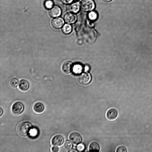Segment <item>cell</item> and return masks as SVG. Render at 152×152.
I'll list each match as a JSON object with an SVG mask.
<instances>
[{"label": "cell", "instance_id": "cell-2", "mask_svg": "<svg viewBox=\"0 0 152 152\" xmlns=\"http://www.w3.org/2000/svg\"><path fill=\"white\" fill-rule=\"evenodd\" d=\"M91 76L90 75L87 73H82L78 75L77 80L80 84L86 85L88 84L91 81Z\"/></svg>", "mask_w": 152, "mask_h": 152}, {"label": "cell", "instance_id": "cell-11", "mask_svg": "<svg viewBox=\"0 0 152 152\" xmlns=\"http://www.w3.org/2000/svg\"><path fill=\"white\" fill-rule=\"evenodd\" d=\"M73 66L72 63L70 61H66L61 66L62 71L66 74L70 73L72 70Z\"/></svg>", "mask_w": 152, "mask_h": 152}, {"label": "cell", "instance_id": "cell-30", "mask_svg": "<svg viewBox=\"0 0 152 152\" xmlns=\"http://www.w3.org/2000/svg\"><path fill=\"white\" fill-rule=\"evenodd\" d=\"M104 2H109L111 1L112 0H102Z\"/></svg>", "mask_w": 152, "mask_h": 152}, {"label": "cell", "instance_id": "cell-19", "mask_svg": "<svg viewBox=\"0 0 152 152\" xmlns=\"http://www.w3.org/2000/svg\"><path fill=\"white\" fill-rule=\"evenodd\" d=\"M19 82L18 79L16 78H11L9 80V83L10 86L12 88L17 87L18 84Z\"/></svg>", "mask_w": 152, "mask_h": 152}, {"label": "cell", "instance_id": "cell-26", "mask_svg": "<svg viewBox=\"0 0 152 152\" xmlns=\"http://www.w3.org/2000/svg\"><path fill=\"white\" fill-rule=\"evenodd\" d=\"M61 2L65 4H69L71 3L73 0H61Z\"/></svg>", "mask_w": 152, "mask_h": 152}, {"label": "cell", "instance_id": "cell-13", "mask_svg": "<svg viewBox=\"0 0 152 152\" xmlns=\"http://www.w3.org/2000/svg\"><path fill=\"white\" fill-rule=\"evenodd\" d=\"M34 111L36 113H40L44 111L45 106L44 104L41 102L35 103L33 106Z\"/></svg>", "mask_w": 152, "mask_h": 152}, {"label": "cell", "instance_id": "cell-16", "mask_svg": "<svg viewBox=\"0 0 152 152\" xmlns=\"http://www.w3.org/2000/svg\"><path fill=\"white\" fill-rule=\"evenodd\" d=\"M39 134L38 129L36 127H33L29 133V137L31 139H35L37 137Z\"/></svg>", "mask_w": 152, "mask_h": 152}, {"label": "cell", "instance_id": "cell-23", "mask_svg": "<svg viewBox=\"0 0 152 152\" xmlns=\"http://www.w3.org/2000/svg\"><path fill=\"white\" fill-rule=\"evenodd\" d=\"M53 4V2L51 0H47L45 2V5L46 8L49 9L52 7Z\"/></svg>", "mask_w": 152, "mask_h": 152}, {"label": "cell", "instance_id": "cell-6", "mask_svg": "<svg viewBox=\"0 0 152 152\" xmlns=\"http://www.w3.org/2000/svg\"><path fill=\"white\" fill-rule=\"evenodd\" d=\"M64 137L60 134H57L54 136L52 139L51 142L53 146H60L64 143Z\"/></svg>", "mask_w": 152, "mask_h": 152}, {"label": "cell", "instance_id": "cell-5", "mask_svg": "<svg viewBox=\"0 0 152 152\" xmlns=\"http://www.w3.org/2000/svg\"><path fill=\"white\" fill-rule=\"evenodd\" d=\"M69 139L75 145H78L81 143L83 140L81 135L76 132L71 133L69 136Z\"/></svg>", "mask_w": 152, "mask_h": 152}, {"label": "cell", "instance_id": "cell-24", "mask_svg": "<svg viewBox=\"0 0 152 152\" xmlns=\"http://www.w3.org/2000/svg\"><path fill=\"white\" fill-rule=\"evenodd\" d=\"M116 152H127V150L125 147L120 146L118 147L116 149Z\"/></svg>", "mask_w": 152, "mask_h": 152}, {"label": "cell", "instance_id": "cell-9", "mask_svg": "<svg viewBox=\"0 0 152 152\" xmlns=\"http://www.w3.org/2000/svg\"><path fill=\"white\" fill-rule=\"evenodd\" d=\"M118 112L117 110L113 108L109 109L106 113L107 118L110 120L115 119L117 117Z\"/></svg>", "mask_w": 152, "mask_h": 152}, {"label": "cell", "instance_id": "cell-10", "mask_svg": "<svg viewBox=\"0 0 152 152\" xmlns=\"http://www.w3.org/2000/svg\"><path fill=\"white\" fill-rule=\"evenodd\" d=\"M48 13L51 17H57L60 15L61 13V10L59 7L55 6L49 10Z\"/></svg>", "mask_w": 152, "mask_h": 152}, {"label": "cell", "instance_id": "cell-18", "mask_svg": "<svg viewBox=\"0 0 152 152\" xmlns=\"http://www.w3.org/2000/svg\"><path fill=\"white\" fill-rule=\"evenodd\" d=\"M72 28L71 26L69 24H65L63 27L62 29V33L64 34H69L71 31Z\"/></svg>", "mask_w": 152, "mask_h": 152}, {"label": "cell", "instance_id": "cell-3", "mask_svg": "<svg viewBox=\"0 0 152 152\" xmlns=\"http://www.w3.org/2000/svg\"><path fill=\"white\" fill-rule=\"evenodd\" d=\"M24 109V105L20 102H15L12 104L11 107L12 112L15 115L20 114L23 112Z\"/></svg>", "mask_w": 152, "mask_h": 152}, {"label": "cell", "instance_id": "cell-27", "mask_svg": "<svg viewBox=\"0 0 152 152\" xmlns=\"http://www.w3.org/2000/svg\"><path fill=\"white\" fill-rule=\"evenodd\" d=\"M68 152H78L77 150V149H75V148H72L69 151H68Z\"/></svg>", "mask_w": 152, "mask_h": 152}, {"label": "cell", "instance_id": "cell-14", "mask_svg": "<svg viewBox=\"0 0 152 152\" xmlns=\"http://www.w3.org/2000/svg\"><path fill=\"white\" fill-rule=\"evenodd\" d=\"M88 149L90 152H98L99 151L100 146L97 142H93L89 144Z\"/></svg>", "mask_w": 152, "mask_h": 152}, {"label": "cell", "instance_id": "cell-22", "mask_svg": "<svg viewBox=\"0 0 152 152\" xmlns=\"http://www.w3.org/2000/svg\"><path fill=\"white\" fill-rule=\"evenodd\" d=\"M88 16L90 19L94 20L97 19V14L96 12L92 11L89 13Z\"/></svg>", "mask_w": 152, "mask_h": 152}, {"label": "cell", "instance_id": "cell-17", "mask_svg": "<svg viewBox=\"0 0 152 152\" xmlns=\"http://www.w3.org/2000/svg\"><path fill=\"white\" fill-rule=\"evenodd\" d=\"M83 68V66L81 64H77L73 66L72 70L75 74H80L82 71Z\"/></svg>", "mask_w": 152, "mask_h": 152}, {"label": "cell", "instance_id": "cell-29", "mask_svg": "<svg viewBox=\"0 0 152 152\" xmlns=\"http://www.w3.org/2000/svg\"><path fill=\"white\" fill-rule=\"evenodd\" d=\"M89 68L88 66H86L85 68V71H87L89 69Z\"/></svg>", "mask_w": 152, "mask_h": 152}, {"label": "cell", "instance_id": "cell-4", "mask_svg": "<svg viewBox=\"0 0 152 152\" xmlns=\"http://www.w3.org/2000/svg\"><path fill=\"white\" fill-rule=\"evenodd\" d=\"M82 10L87 12L93 10L95 7V4L92 0H83L81 4Z\"/></svg>", "mask_w": 152, "mask_h": 152}, {"label": "cell", "instance_id": "cell-8", "mask_svg": "<svg viewBox=\"0 0 152 152\" xmlns=\"http://www.w3.org/2000/svg\"><path fill=\"white\" fill-rule=\"evenodd\" d=\"M64 19L66 22L71 24L74 23L77 20L76 15L72 13L69 12L65 15Z\"/></svg>", "mask_w": 152, "mask_h": 152}, {"label": "cell", "instance_id": "cell-28", "mask_svg": "<svg viewBox=\"0 0 152 152\" xmlns=\"http://www.w3.org/2000/svg\"><path fill=\"white\" fill-rule=\"evenodd\" d=\"M0 111H1V113H0V117H1V115H2L3 113V110L2 109L1 107L0 108Z\"/></svg>", "mask_w": 152, "mask_h": 152}, {"label": "cell", "instance_id": "cell-12", "mask_svg": "<svg viewBox=\"0 0 152 152\" xmlns=\"http://www.w3.org/2000/svg\"><path fill=\"white\" fill-rule=\"evenodd\" d=\"M18 87L21 91H26L29 88V84L27 80L22 79L19 81Z\"/></svg>", "mask_w": 152, "mask_h": 152}, {"label": "cell", "instance_id": "cell-25", "mask_svg": "<svg viewBox=\"0 0 152 152\" xmlns=\"http://www.w3.org/2000/svg\"><path fill=\"white\" fill-rule=\"evenodd\" d=\"M59 148L57 146H54L51 148V151L53 152H57L59 151Z\"/></svg>", "mask_w": 152, "mask_h": 152}, {"label": "cell", "instance_id": "cell-20", "mask_svg": "<svg viewBox=\"0 0 152 152\" xmlns=\"http://www.w3.org/2000/svg\"><path fill=\"white\" fill-rule=\"evenodd\" d=\"M73 143L70 140H66L65 141L64 146V148L68 151L71 149L73 146Z\"/></svg>", "mask_w": 152, "mask_h": 152}, {"label": "cell", "instance_id": "cell-7", "mask_svg": "<svg viewBox=\"0 0 152 152\" xmlns=\"http://www.w3.org/2000/svg\"><path fill=\"white\" fill-rule=\"evenodd\" d=\"M64 23L63 19L61 18H58L53 19L51 22L52 26L54 28L58 29L61 28Z\"/></svg>", "mask_w": 152, "mask_h": 152}, {"label": "cell", "instance_id": "cell-15", "mask_svg": "<svg viewBox=\"0 0 152 152\" xmlns=\"http://www.w3.org/2000/svg\"><path fill=\"white\" fill-rule=\"evenodd\" d=\"M80 4L79 2H75L71 4L69 6L70 11L73 13H77L80 10Z\"/></svg>", "mask_w": 152, "mask_h": 152}, {"label": "cell", "instance_id": "cell-21", "mask_svg": "<svg viewBox=\"0 0 152 152\" xmlns=\"http://www.w3.org/2000/svg\"><path fill=\"white\" fill-rule=\"evenodd\" d=\"M76 149L78 152H83L86 149V145L83 143H81L77 145Z\"/></svg>", "mask_w": 152, "mask_h": 152}, {"label": "cell", "instance_id": "cell-1", "mask_svg": "<svg viewBox=\"0 0 152 152\" xmlns=\"http://www.w3.org/2000/svg\"><path fill=\"white\" fill-rule=\"evenodd\" d=\"M33 127L31 123L28 121H25L19 125L17 129L18 132L21 136H26L28 135Z\"/></svg>", "mask_w": 152, "mask_h": 152}]
</instances>
